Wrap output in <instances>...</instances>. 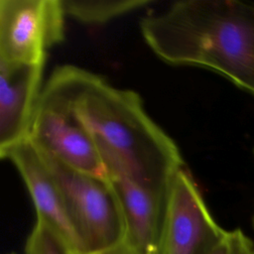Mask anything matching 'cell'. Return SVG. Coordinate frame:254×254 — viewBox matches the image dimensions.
<instances>
[{
	"instance_id": "12",
	"label": "cell",
	"mask_w": 254,
	"mask_h": 254,
	"mask_svg": "<svg viewBox=\"0 0 254 254\" xmlns=\"http://www.w3.org/2000/svg\"><path fill=\"white\" fill-rule=\"evenodd\" d=\"M207 254H254V243L240 228L226 230Z\"/></svg>"
},
{
	"instance_id": "8",
	"label": "cell",
	"mask_w": 254,
	"mask_h": 254,
	"mask_svg": "<svg viewBox=\"0 0 254 254\" xmlns=\"http://www.w3.org/2000/svg\"><path fill=\"white\" fill-rule=\"evenodd\" d=\"M108 180L125 222L122 246L108 254H158L167 191L144 187L121 173L109 174Z\"/></svg>"
},
{
	"instance_id": "7",
	"label": "cell",
	"mask_w": 254,
	"mask_h": 254,
	"mask_svg": "<svg viewBox=\"0 0 254 254\" xmlns=\"http://www.w3.org/2000/svg\"><path fill=\"white\" fill-rule=\"evenodd\" d=\"M9 159L23 179L34 202L37 219L48 224L70 254H85L60 189L40 151L27 139L8 150L1 159Z\"/></svg>"
},
{
	"instance_id": "4",
	"label": "cell",
	"mask_w": 254,
	"mask_h": 254,
	"mask_svg": "<svg viewBox=\"0 0 254 254\" xmlns=\"http://www.w3.org/2000/svg\"><path fill=\"white\" fill-rule=\"evenodd\" d=\"M29 140L42 153L76 171L108 179L93 137L65 100L47 85L38 103Z\"/></svg>"
},
{
	"instance_id": "13",
	"label": "cell",
	"mask_w": 254,
	"mask_h": 254,
	"mask_svg": "<svg viewBox=\"0 0 254 254\" xmlns=\"http://www.w3.org/2000/svg\"><path fill=\"white\" fill-rule=\"evenodd\" d=\"M9 254H16V253H14V252H11V253H9Z\"/></svg>"
},
{
	"instance_id": "5",
	"label": "cell",
	"mask_w": 254,
	"mask_h": 254,
	"mask_svg": "<svg viewBox=\"0 0 254 254\" xmlns=\"http://www.w3.org/2000/svg\"><path fill=\"white\" fill-rule=\"evenodd\" d=\"M65 16L62 0H0V62L45 64Z\"/></svg>"
},
{
	"instance_id": "9",
	"label": "cell",
	"mask_w": 254,
	"mask_h": 254,
	"mask_svg": "<svg viewBox=\"0 0 254 254\" xmlns=\"http://www.w3.org/2000/svg\"><path fill=\"white\" fill-rule=\"evenodd\" d=\"M44 64L0 62V157L29 139Z\"/></svg>"
},
{
	"instance_id": "1",
	"label": "cell",
	"mask_w": 254,
	"mask_h": 254,
	"mask_svg": "<svg viewBox=\"0 0 254 254\" xmlns=\"http://www.w3.org/2000/svg\"><path fill=\"white\" fill-rule=\"evenodd\" d=\"M67 103L91 134L107 175L121 173L166 192L184 167L176 143L149 117L133 90L115 88L74 65L58 67L46 84Z\"/></svg>"
},
{
	"instance_id": "10",
	"label": "cell",
	"mask_w": 254,
	"mask_h": 254,
	"mask_svg": "<svg viewBox=\"0 0 254 254\" xmlns=\"http://www.w3.org/2000/svg\"><path fill=\"white\" fill-rule=\"evenodd\" d=\"M66 16L85 24H104L149 6L150 0H62Z\"/></svg>"
},
{
	"instance_id": "14",
	"label": "cell",
	"mask_w": 254,
	"mask_h": 254,
	"mask_svg": "<svg viewBox=\"0 0 254 254\" xmlns=\"http://www.w3.org/2000/svg\"><path fill=\"white\" fill-rule=\"evenodd\" d=\"M253 226H254V217H253Z\"/></svg>"
},
{
	"instance_id": "3",
	"label": "cell",
	"mask_w": 254,
	"mask_h": 254,
	"mask_svg": "<svg viewBox=\"0 0 254 254\" xmlns=\"http://www.w3.org/2000/svg\"><path fill=\"white\" fill-rule=\"evenodd\" d=\"M40 153L60 189L85 254H108L119 249L124 242L125 222L109 180L76 171Z\"/></svg>"
},
{
	"instance_id": "2",
	"label": "cell",
	"mask_w": 254,
	"mask_h": 254,
	"mask_svg": "<svg viewBox=\"0 0 254 254\" xmlns=\"http://www.w3.org/2000/svg\"><path fill=\"white\" fill-rule=\"evenodd\" d=\"M140 28L162 61L209 68L254 95V4L177 1L144 17Z\"/></svg>"
},
{
	"instance_id": "6",
	"label": "cell",
	"mask_w": 254,
	"mask_h": 254,
	"mask_svg": "<svg viewBox=\"0 0 254 254\" xmlns=\"http://www.w3.org/2000/svg\"><path fill=\"white\" fill-rule=\"evenodd\" d=\"M225 232L210 214L190 173L181 168L168 187L158 254H207Z\"/></svg>"
},
{
	"instance_id": "11",
	"label": "cell",
	"mask_w": 254,
	"mask_h": 254,
	"mask_svg": "<svg viewBox=\"0 0 254 254\" xmlns=\"http://www.w3.org/2000/svg\"><path fill=\"white\" fill-rule=\"evenodd\" d=\"M26 254H70L55 231L37 219L25 244Z\"/></svg>"
}]
</instances>
